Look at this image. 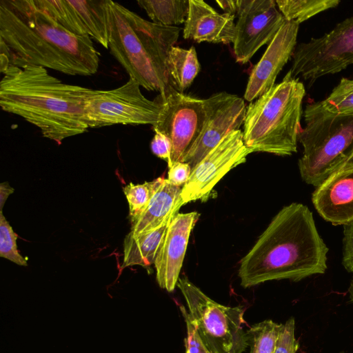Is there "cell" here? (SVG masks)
<instances>
[{
    "label": "cell",
    "instance_id": "d590c367",
    "mask_svg": "<svg viewBox=\"0 0 353 353\" xmlns=\"http://www.w3.org/2000/svg\"><path fill=\"white\" fill-rule=\"evenodd\" d=\"M340 353H344V352H340Z\"/></svg>",
    "mask_w": 353,
    "mask_h": 353
},
{
    "label": "cell",
    "instance_id": "277c9868",
    "mask_svg": "<svg viewBox=\"0 0 353 353\" xmlns=\"http://www.w3.org/2000/svg\"><path fill=\"white\" fill-rule=\"evenodd\" d=\"M108 49L130 78L162 99L175 91L167 72L169 52L181 29L147 21L117 2L110 0Z\"/></svg>",
    "mask_w": 353,
    "mask_h": 353
},
{
    "label": "cell",
    "instance_id": "603a6c76",
    "mask_svg": "<svg viewBox=\"0 0 353 353\" xmlns=\"http://www.w3.org/2000/svg\"><path fill=\"white\" fill-rule=\"evenodd\" d=\"M276 6L285 21L301 23L320 12L334 8L339 0H276Z\"/></svg>",
    "mask_w": 353,
    "mask_h": 353
},
{
    "label": "cell",
    "instance_id": "484cf974",
    "mask_svg": "<svg viewBox=\"0 0 353 353\" xmlns=\"http://www.w3.org/2000/svg\"><path fill=\"white\" fill-rule=\"evenodd\" d=\"M319 103L325 110L334 114H353V78H342L329 96Z\"/></svg>",
    "mask_w": 353,
    "mask_h": 353
},
{
    "label": "cell",
    "instance_id": "7a4b0ae2",
    "mask_svg": "<svg viewBox=\"0 0 353 353\" xmlns=\"http://www.w3.org/2000/svg\"><path fill=\"white\" fill-rule=\"evenodd\" d=\"M328 250L310 210L292 203L272 218L241 259L238 272L241 285L248 288L282 279L297 282L324 274Z\"/></svg>",
    "mask_w": 353,
    "mask_h": 353
},
{
    "label": "cell",
    "instance_id": "44dd1931",
    "mask_svg": "<svg viewBox=\"0 0 353 353\" xmlns=\"http://www.w3.org/2000/svg\"><path fill=\"white\" fill-rule=\"evenodd\" d=\"M201 65L196 49L172 46L167 59V72L173 88L183 93L188 88L199 74Z\"/></svg>",
    "mask_w": 353,
    "mask_h": 353
},
{
    "label": "cell",
    "instance_id": "f1b7e54d",
    "mask_svg": "<svg viewBox=\"0 0 353 353\" xmlns=\"http://www.w3.org/2000/svg\"><path fill=\"white\" fill-rule=\"evenodd\" d=\"M180 310L186 325L185 353H210L200 339L196 329L190 319L187 309L184 306L181 305Z\"/></svg>",
    "mask_w": 353,
    "mask_h": 353
},
{
    "label": "cell",
    "instance_id": "836d02e7",
    "mask_svg": "<svg viewBox=\"0 0 353 353\" xmlns=\"http://www.w3.org/2000/svg\"><path fill=\"white\" fill-rule=\"evenodd\" d=\"M14 192V189L7 182L0 184V208L2 212L4 203L8 196Z\"/></svg>",
    "mask_w": 353,
    "mask_h": 353
},
{
    "label": "cell",
    "instance_id": "e0dca14e",
    "mask_svg": "<svg viewBox=\"0 0 353 353\" xmlns=\"http://www.w3.org/2000/svg\"><path fill=\"white\" fill-rule=\"evenodd\" d=\"M312 203L319 214L334 225L353 222V163L327 177L316 187Z\"/></svg>",
    "mask_w": 353,
    "mask_h": 353
},
{
    "label": "cell",
    "instance_id": "d6a6232c",
    "mask_svg": "<svg viewBox=\"0 0 353 353\" xmlns=\"http://www.w3.org/2000/svg\"><path fill=\"white\" fill-rule=\"evenodd\" d=\"M216 2L219 6V7H221L225 11L224 13L236 17L239 8V0H223L216 1Z\"/></svg>",
    "mask_w": 353,
    "mask_h": 353
},
{
    "label": "cell",
    "instance_id": "cb8c5ba5",
    "mask_svg": "<svg viewBox=\"0 0 353 353\" xmlns=\"http://www.w3.org/2000/svg\"><path fill=\"white\" fill-rule=\"evenodd\" d=\"M281 327L270 319L251 326L246 330L250 353H273Z\"/></svg>",
    "mask_w": 353,
    "mask_h": 353
},
{
    "label": "cell",
    "instance_id": "ba28073f",
    "mask_svg": "<svg viewBox=\"0 0 353 353\" xmlns=\"http://www.w3.org/2000/svg\"><path fill=\"white\" fill-rule=\"evenodd\" d=\"M137 81L129 78L123 85L109 90H94L85 106L89 128L112 125H155L163 112L158 96L151 101L144 97Z\"/></svg>",
    "mask_w": 353,
    "mask_h": 353
},
{
    "label": "cell",
    "instance_id": "f546056e",
    "mask_svg": "<svg viewBox=\"0 0 353 353\" xmlns=\"http://www.w3.org/2000/svg\"><path fill=\"white\" fill-rule=\"evenodd\" d=\"M155 134L150 143L152 153L157 157L168 163V167L171 161L172 144L169 138L158 130H154Z\"/></svg>",
    "mask_w": 353,
    "mask_h": 353
},
{
    "label": "cell",
    "instance_id": "4316f807",
    "mask_svg": "<svg viewBox=\"0 0 353 353\" xmlns=\"http://www.w3.org/2000/svg\"><path fill=\"white\" fill-rule=\"evenodd\" d=\"M17 235L0 212V256L8 259L19 265L27 266L26 259L22 256L17 249Z\"/></svg>",
    "mask_w": 353,
    "mask_h": 353
},
{
    "label": "cell",
    "instance_id": "30bf717a",
    "mask_svg": "<svg viewBox=\"0 0 353 353\" xmlns=\"http://www.w3.org/2000/svg\"><path fill=\"white\" fill-rule=\"evenodd\" d=\"M163 112L153 130L167 136L171 141L170 165L181 161L199 138L205 120L204 99L174 91L165 99L159 95Z\"/></svg>",
    "mask_w": 353,
    "mask_h": 353
},
{
    "label": "cell",
    "instance_id": "d6986e66",
    "mask_svg": "<svg viewBox=\"0 0 353 353\" xmlns=\"http://www.w3.org/2000/svg\"><path fill=\"white\" fill-rule=\"evenodd\" d=\"M181 190L182 187L172 185L165 178L146 208L131 222L130 232L137 234L151 231L171 220L184 205Z\"/></svg>",
    "mask_w": 353,
    "mask_h": 353
},
{
    "label": "cell",
    "instance_id": "52a82bcc",
    "mask_svg": "<svg viewBox=\"0 0 353 353\" xmlns=\"http://www.w3.org/2000/svg\"><path fill=\"white\" fill-rule=\"evenodd\" d=\"M176 286L183 294L190 319L210 353H243L247 347L246 323L241 306L228 307L212 300L187 277Z\"/></svg>",
    "mask_w": 353,
    "mask_h": 353
},
{
    "label": "cell",
    "instance_id": "d4e9b609",
    "mask_svg": "<svg viewBox=\"0 0 353 353\" xmlns=\"http://www.w3.org/2000/svg\"><path fill=\"white\" fill-rule=\"evenodd\" d=\"M164 179L163 176H160L150 182L141 184L130 183L123 187V193L129 205L131 222L134 221L146 208Z\"/></svg>",
    "mask_w": 353,
    "mask_h": 353
},
{
    "label": "cell",
    "instance_id": "8fae6325",
    "mask_svg": "<svg viewBox=\"0 0 353 353\" xmlns=\"http://www.w3.org/2000/svg\"><path fill=\"white\" fill-rule=\"evenodd\" d=\"M250 153L244 143L243 132H230L192 170L182 187L184 204L207 199L216 183L229 171L245 163Z\"/></svg>",
    "mask_w": 353,
    "mask_h": 353
},
{
    "label": "cell",
    "instance_id": "83f0119b",
    "mask_svg": "<svg viewBox=\"0 0 353 353\" xmlns=\"http://www.w3.org/2000/svg\"><path fill=\"white\" fill-rule=\"evenodd\" d=\"M295 321L290 317L281 327L273 353H296L299 342L294 336Z\"/></svg>",
    "mask_w": 353,
    "mask_h": 353
},
{
    "label": "cell",
    "instance_id": "4fadbf2b",
    "mask_svg": "<svg viewBox=\"0 0 353 353\" xmlns=\"http://www.w3.org/2000/svg\"><path fill=\"white\" fill-rule=\"evenodd\" d=\"M205 120L195 143L181 162L192 170L230 132L243 125L246 105L237 95L221 92L204 99Z\"/></svg>",
    "mask_w": 353,
    "mask_h": 353
},
{
    "label": "cell",
    "instance_id": "5bb4252c",
    "mask_svg": "<svg viewBox=\"0 0 353 353\" xmlns=\"http://www.w3.org/2000/svg\"><path fill=\"white\" fill-rule=\"evenodd\" d=\"M35 4L70 32L89 36L108 49L110 0H34Z\"/></svg>",
    "mask_w": 353,
    "mask_h": 353
},
{
    "label": "cell",
    "instance_id": "8992f818",
    "mask_svg": "<svg viewBox=\"0 0 353 353\" xmlns=\"http://www.w3.org/2000/svg\"><path fill=\"white\" fill-rule=\"evenodd\" d=\"M303 116L305 125L298 137L303 151L298 166L303 181L317 187L353 163V114L330 112L318 101L307 104Z\"/></svg>",
    "mask_w": 353,
    "mask_h": 353
},
{
    "label": "cell",
    "instance_id": "9c48e42d",
    "mask_svg": "<svg viewBox=\"0 0 353 353\" xmlns=\"http://www.w3.org/2000/svg\"><path fill=\"white\" fill-rule=\"evenodd\" d=\"M290 70L293 77L314 81L353 64V17L329 32L296 45Z\"/></svg>",
    "mask_w": 353,
    "mask_h": 353
},
{
    "label": "cell",
    "instance_id": "ffe728a7",
    "mask_svg": "<svg viewBox=\"0 0 353 353\" xmlns=\"http://www.w3.org/2000/svg\"><path fill=\"white\" fill-rule=\"evenodd\" d=\"M171 220L151 231L137 234L130 232L125 236L123 241L122 268L134 265L148 268L154 264L166 229Z\"/></svg>",
    "mask_w": 353,
    "mask_h": 353
},
{
    "label": "cell",
    "instance_id": "4dcf8cb0",
    "mask_svg": "<svg viewBox=\"0 0 353 353\" xmlns=\"http://www.w3.org/2000/svg\"><path fill=\"white\" fill-rule=\"evenodd\" d=\"M342 265L353 274V222L343 226Z\"/></svg>",
    "mask_w": 353,
    "mask_h": 353
},
{
    "label": "cell",
    "instance_id": "6da1fadb",
    "mask_svg": "<svg viewBox=\"0 0 353 353\" xmlns=\"http://www.w3.org/2000/svg\"><path fill=\"white\" fill-rule=\"evenodd\" d=\"M0 40L1 72L10 65H32L90 76L99 69L92 39L70 32L34 0H1Z\"/></svg>",
    "mask_w": 353,
    "mask_h": 353
},
{
    "label": "cell",
    "instance_id": "7c38bea8",
    "mask_svg": "<svg viewBox=\"0 0 353 353\" xmlns=\"http://www.w3.org/2000/svg\"><path fill=\"white\" fill-rule=\"evenodd\" d=\"M236 17L233 50L241 64L269 44L285 21L274 0H239Z\"/></svg>",
    "mask_w": 353,
    "mask_h": 353
},
{
    "label": "cell",
    "instance_id": "3957f363",
    "mask_svg": "<svg viewBox=\"0 0 353 353\" xmlns=\"http://www.w3.org/2000/svg\"><path fill=\"white\" fill-rule=\"evenodd\" d=\"M1 73V109L37 126L43 137L61 144L89 128L85 106L94 90L65 83L32 65H10Z\"/></svg>",
    "mask_w": 353,
    "mask_h": 353
},
{
    "label": "cell",
    "instance_id": "9a60e30c",
    "mask_svg": "<svg viewBox=\"0 0 353 353\" xmlns=\"http://www.w3.org/2000/svg\"><path fill=\"white\" fill-rule=\"evenodd\" d=\"M200 214L177 213L170 221L154 265L160 288L172 292L177 284L191 232Z\"/></svg>",
    "mask_w": 353,
    "mask_h": 353
},
{
    "label": "cell",
    "instance_id": "e575fe53",
    "mask_svg": "<svg viewBox=\"0 0 353 353\" xmlns=\"http://www.w3.org/2000/svg\"><path fill=\"white\" fill-rule=\"evenodd\" d=\"M349 298L350 302L353 303V277L352 278L348 288Z\"/></svg>",
    "mask_w": 353,
    "mask_h": 353
},
{
    "label": "cell",
    "instance_id": "5b68a950",
    "mask_svg": "<svg viewBox=\"0 0 353 353\" xmlns=\"http://www.w3.org/2000/svg\"><path fill=\"white\" fill-rule=\"evenodd\" d=\"M305 89L290 71L246 108L243 139L252 152L290 156L297 152Z\"/></svg>",
    "mask_w": 353,
    "mask_h": 353
},
{
    "label": "cell",
    "instance_id": "7402d4cb",
    "mask_svg": "<svg viewBox=\"0 0 353 353\" xmlns=\"http://www.w3.org/2000/svg\"><path fill=\"white\" fill-rule=\"evenodd\" d=\"M154 23L174 26L185 23L189 9V0H138Z\"/></svg>",
    "mask_w": 353,
    "mask_h": 353
},
{
    "label": "cell",
    "instance_id": "ac0fdd59",
    "mask_svg": "<svg viewBox=\"0 0 353 353\" xmlns=\"http://www.w3.org/2000/svg\"><path fill=\"white\" fill-rule=\"evenodd\" d=\"M234 18L226 13L219 14L203 0H189L183 37L197 43H233L236 34Z\"/></svg>",
    "mask_w": 353,
    "mask_h": 353
},
{
    "label": "cell",
    "instance_id": "1f68e13d",
    "mask_svg": "<svg viewBox=\"0 0 353 353\" xmlns=\"http://www.w3.org/2000/svg\"><path fill=\"white\" fill-rule=\"evenodd\" d=\"M192 169L185 162H175L169 168L168 180L174 185L183 187L188 181Z\"/></svg>",
    "mask_w": 353,
    "mask_h": 353
},
{
    "label": "cell",
    "instance_id": "2e32d148",
    "mask_svg": "<svg viewBox=\"0 0 353 353\" xmlns=\"http://www.w3.org/2000/svg\"><path fill=\"white\" fill-rule=\"evenodd\" d=\"M299 24L285 21L259 61L252 68L244 93V99L253 101L270 90L297 45Z\"/></svg>",
    "mask_w": 353,
    "mask_h": 353
}]
</instances>
